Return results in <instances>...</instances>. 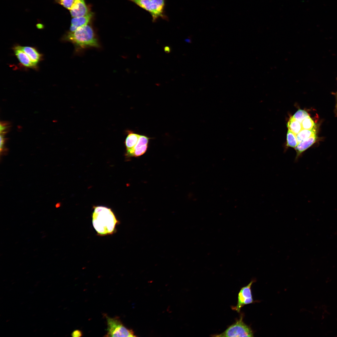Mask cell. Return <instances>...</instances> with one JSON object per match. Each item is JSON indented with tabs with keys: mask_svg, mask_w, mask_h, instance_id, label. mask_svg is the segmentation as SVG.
Returning <instances> with one entry per match:
<instances>
[{
	"mask_svg": "<svg viewBox=\"0 0 337 337\" xmlns=\"http://www.w3.org/2000/svg\"><path fill=\"white\" fill-rule=\"evenodd\" d=\"M94 208L92 223L97 235L105 236L114 233L116 226L120 222L111 209L102 206H95Z\"/></svg>",
	"mask_w": 337,
	"mask_h": 337,
	"instance_id": "cell-1",
	"label": "cell"
},
{
	"mask_svg": "<svg viewBox=\"0 0 337 337\" xmlns=\"http://www.w3.org/2000/svg\"><path fill=\"white\" fill-rule=\"evenodd\" d=\"M63 40L70 42L77 51L90 48H100V45L92 27L87 25L75 31L69 32L63 37Z\"/></svg>",
	"mask_w": 337,
	"mask_h": 337,
	"instance_id": "cell-2",
	"label": "cell"
},
{
	"mask_svg": "<svg viewBox=\"0 0 337 337\" xmlns=\"http://www.w3.org/2000/svg\"><path fill=\"white\" fill-rule=\"evenodd\" d=\"M128 0L149 13L153 22H155L159 18L168 19L165 12L166 0Z\"/></svg>",
	"mask_w": 337,
	"mask_h": 337,
	"instance_id": "cell-3",
	"label": "cell"
},
{
	"mask_svg": "<svg viewBox=\"0 0 337 337\" xmlns=\"http://www.w3.org/2000/svg\"><path fill=\"white\" fill-rule=\"evenodd\" d=\"M107 324V334L106 337H134L133 332L125 327L119 318H111L105 315Z\"/></svg>",
	"mask_w": 337,
	"mask_h": 337,
	"instance_id": "cell-4",
	"label": "cell"
},
{
	"mask_svg": "<svg viewBox=\"0 0 337 337\" xmlns=\"http://www.w3.org/2000/svg\"><path fill=\"white\" fill-rule=\"evenodd\" d=\"M243 317L237 320L222 333L213 335L215 337H253L251 328L243 321Z\"/></svg>",
	"mask_w": 337,
	"mask_h": 337,
	"instance_id": "cell-5",
	"label": "cell"
},
{
	"mask_svg": "<svg viewBox=\"0 0 337 337\" xmlns=\"http://www.w3.org/2000/svg\"><path fill=\"white\" fill-rule=\"evenodd\" d=\"M254 282L252 281L247 286L241 288L238 294L237 304L232 307L233 310L240 312L241 308L244 305L253 303L251 287Z\"/></svg>",
	"mask_w": 337,
	"mask_h": 337,
	"instance_id": "cell-6",
	"label": "cell"
},
{
	"mask_svg": "<svg viewBox=\"0 0 337 337\" xmlns=\"http://www.w3.org/2000/svg\"><path fill=\"white\" fill-rule=\"evenodd\" d=\"M13 49L15 55L22 65L27 68L35 69L37 68L27 54L19 47V45L15 46Z\"/></svg>",
	"mask_w": 337,
	"mask_h": 337,
	"instance_id": "cell-7",
	"label": "cell"
},
{
	"mask_svg": "<svg viewBox=\"0 0 337 337\" xmlns=\"http://www.w3.org/2000/svg\"><path fill=\"white\" fill-rule=\"evenodd\" d=\"M70 12L73 17L83 16L89 12L84 0H76Z\"/></svg>",
	"mask_w": 337,
	"mask_h": 337,
	"instance_id": "cell-8",
	"label": "cell"
},
{
	"mask_svg": "<svg viewBox=\"0 0 337 337\" xmlns=\"http://www.w3.org/2000/svg\"><path fill=\"white\" fill-rule=\"evenodd\" d=\"M92 16L93 13L89 12L85 16L73 17L71 20L70 32H74L79 28L87 25Z\"/></svg>",
	"mask_w": 337,
	"mask_h": 337,
	"instance_id": "cell-9",
	"label": "cell"
},
{
	"mask_svg": "<svg viewBox=\"0 0 337 337\" xmlns=\"http://www.w3.org/2000/svg\"><path fill=\"white\" fill-rule=\"evenodd\" d=\"M317 139V136L315 134L298 143L295 148L296 152L295 161H297L301 154L315 142Z\"/></svg>",
	"mask_w": 337,
	"mask_h": 337,
	"instance_id": "cell-10",
	"label": "cell"
},
{
	"mask_svg": "<svg viewBox=\"0 0 337 337\" xmlns=\"http://www.w3.org/2000/svg\"><path fill=\"white\" fill-rule=\"evenodd\" d=\"M19 47L28 56L32 62L36 66L42 60V55L35 47L29 46H22Z\"/></svg>",
	"mask_w": 337,
	"mask_h": 337,
	"instance_id": "cell-11",
	"label": "cell"
},
{
	"mask_svg": "<svg viewBox=\"0 0 337 337\" xmlns=\"http://www.w3.org/2000/svg\"><path fill=\"white\" fill-rule=\"evenodd\" d=\"M127 132L128 135L125 142L126 150L131 149L135 146L140 135L129 130Z\"/></svg>",
	"mask_w": 337,
	"mask_h": 337,
	"instance_id": "cell-12",
	"label": "cell"
},
{
	"mask_svg": "<svg viewBox=\"0 0 337 337\" xmlns=\"http://www.w3.org/2000/svg\"><path fill=\"white\" fill-rule=\"evenodd\" d=\"M316 134V127L311 129H302L296 135L298 143Z\"/></svg>",
	"mask_w": 337,
	"mask_h": 337,
	"instance_id": "cell-13",
	"label": "cell"
},
{
	"mask_svg": "<svg viewBox=\"0 0 337 337\" xmlns=\"http://www.w3.org/2000/svg\"><path fill=\"white\" fill-rule=\"evenodd\" d=\"M288 130L295 134L298 133L302 129L301 123L292 116L290 119L287 124Z\"/></svg>",
	"mask_w": 337,
	"mask_h": 337,
	"instance_id": "cell-14",
	"label": "cell"
},
{
	"mask_svg": "<svg viewBox=\"0 0 337 337\" xmlns=\"http://www.w3.org/2000/svg\"><path fill=\"white\" fill-rule=\"evenodd\" d=\"M148 144L144 145L135 149H131L128 150L125 155L128 158L139 156L145 153L147 150Z\"/></svg>",
	"mask_w": 337,
	"mask_h": 337,
	"instance_id": "cell-15",
	"label": "cell"
},
{
	"mask_svg": "<svg viewBox=\"0 0 337 337\" xmlns=\"http://www.w3.org/2000/svg\"><path fill=\"white\" fill-rule=\"evenodd\" d=\"M298 144L296 134L288 130L287 134L286 146L295 149Z\"/></svg>",
	"mask_w": 337,
	"mask_h": 337,
	"instance_id": "cell-16",
	"label": "cell"
},
{
	"mask_svg": "<svg viewBox=\"0 0 337 337\" xmlns=\"http://www.w3.org/2000/svg\"><path fill=\"white\" fill-rule=\"evenodd\" d=\"M301 125L302 129H311L316 127L314 122L310 116L303 120Z\"/></svg>",
	"mask_w": 337,
	"mask_h": 337,
	"instance_id": "cell-17",
	"label": "cell"
},
{
	"mask_svg": "<svg viewBox=\"0 0 337 337\" xmlns=\"http://www.w3.org/2000/svg\"><path fill=\"white\" fill-rule=\"evenodd\" d=\"M309 116V115L307 112L300 109L296 112L292 117L301 123L305 118Z\"/></svg>",
	"mask_w": 337,
	"mask_h": 337,
	"instance_id": "cell-18",
	"label": "cell"
},
{
	"mask_svg": "<svg viewBox=\"0 0 337 337\" xmlns=\"http://www.w3.org/2000/svg\"><path fill=\"white\" fill-rule=\"evenodd\" d=\"M149 139L146 136L140 135L137 144L132 149H135L143 145L148 144Z\"/></svg>",
	"mask_w": 337,
	"mask_h": 337,
	"instance_id": "cell-19",
	"label": "cell"
},
{
	"mask_svg": "<svg viewBox=\"0 0 337 337\" xmlns=\"http://www.w3.org/2000/svg\"><path fill=\"white\" fill-rule=\"evenodd\" d=\"M76 0H61L59 3L67 9L70 10L73 6Z\"/></svg>",
	"mask_w": 337,
	"mask_h": 337,
	"instance_id": "cell-20",
	"label": "cell"
},
{
	"mask_svg": "<svg viewBox=\"0 0 337 337\" xmlns=\"http://www.w3.org/2000/svg\"><path fill=\"white\" fill-rule=\"evenodd\" d=\"M5 138L4 134H0V151H3L4 148Z\"/></svg>",
	"mask_w": 337,
	"mask_h": 337,
	"instance_id": "cell-21",
	"label": "cell"
},
{
	"mask_svg": "<svg viewBox=\"0 0 337 337\" xmlns=\"http://www.w3.org/2000/svg\"><path fill=\"white\" fill-rule=\"evenodd\" d=\"M8 126L7 125L3 123H1L0 126V134H5V131L7 130Z\"/></svg>",
	"mask_w": 337,
	"mask_h": 337,
	"instance_id": "cell-22",
	"label": "cell"
},
{
	"mask_svg": "<svg viewBox=\"0 0 337 337\" xmlns=\"http://www.w3.org/2000/svg\"><path fill=\"white\" fill-rule=\"evenodd\" d=\"M82 335V332L79 330H75L72 334V336L73 337H81Z\"/></svg>",
	"mask_w": 337,
	"mask_h": 337,
	"instance_id": "cell-23",
	"label": "cell"
},
{
	"mask_svg": "<svg viewBox=\"0 0 337 337\" xmlns=\"http://www.w3.org/2000/svg\"><path fill=\"white\" fill-rule=\"evenodd\" d=\"M164 51L165 52L167 53H170L171 51V49L169 46H166L164 47Z\"/></svg>",
	"mask_w": 337,
	"mask_h": 337,
	"instance_id": "cell-24",
	"label": "cell"
},
{
	"mask_svg": "<svg viewBox=\"0 0 337 337\" xmlns=\"http://www.w3.org/2000/svg\"><path fill=\"white\" fill-rule=\"evenodd\" d=\"M335 110L337 111V94L336 96V103L335 105Z\"/></svg>",
	"mask_w": 337,
	"mask_h": 337,
	"instance_id": "cell-25",
	"label": "cell"
},
{
	"mask_svg": "<svg viewBox=\"0 0 337 337\" xmlns=\"http://www.w3.org/2000/svg\"><path fill=\"white\" fill-rule=\"evenodd\" d=\"M55 0V1H56V2H59H59H60V1H61V0Z\"/></svg>",
	"mask_w": 337,
	"mask_h": 337,
	"instance_id": "cell-26",
	"label": "cell"
}]
</instances>
